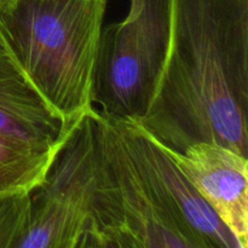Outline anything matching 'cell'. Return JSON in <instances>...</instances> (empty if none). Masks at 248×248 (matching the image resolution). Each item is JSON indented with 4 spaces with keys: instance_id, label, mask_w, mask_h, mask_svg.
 <instances>
[{
    "instance_id": "obj_5",
    "label": "cell",
    "mask_w": 248,
    "mask_h": 248,
    "mask_svg": "<svg viewBox=\"0 0 248 248\" xmlns=\"http://www.w3.org/2000/svg\"><path fill=\"white\" fill-rule=\"evenodd\" d=\"M93 110L74 125L47 174L31 193V215L16 248L92 246L97 148Z\"/></svg>"
},
{
    "instance_id": "obj_7",
    "label": "cell",
    "mask_w": 248,
    "mask_h": 248,
    "mask_svg": "<svg viewBox=\"0 0 248 248\" xmlns=\"http://www.w3.org/2000/svg\"><path fill=\"white\" fill-rule=\"evenodd\" d=\"M166 149L240 247L247 248L248 157L211 142L194 143L182 153Z\"/></svg>"
},
{
    "instance_id": "obj_1",
    "label": "cell",
    "mask_w": 248,
    "mask_h": 248,
    "mask_svg": "<svg viewBox=\"0 0 248 248\" xmlns=\"http://www.w3.org/2000/svg\"><path fill=\"white\" fill-rule=\"evenodd\" d=\"M248 0H171L166 50L138 125L182 153L211 142L248 157Z\"/></svg>"
},
{
    "instance_id": "obj_2",
    "label": "cell",
    "mask_w": 248,
    "mask_h": 248,
    "mask_svg": "<svg viewBox=\"0 0 248 248\" xmlns=\"http://www.w3.org/2000/svg\"><path fill=\"white\" fill-rule=\"evenodd\" d=\"M107 0H0V36L51 110L73 125L93 110Z\"/></svg>"
},
{
    "instance_id": "obj_8",
    "label": "cell",
    "mask_w": 248,
    "mask_h": 248,
    "mask_svg": "<svg viewBox=\"0 0 248 248\" xmlns=\"http://www.w3.org/2000/svg\"><path fill=\"white\" fill-rule=\"evenodd\" d=\"M61 147L44 148L0 135V195L31 193L43 183Z\"/></svg>"
},
{
    "instance_id": "obj_3",
    "label": "cell",
    "mask_w": 248,
    "mask_h": 248,
    "mask_svg": "<svg viewBox=\"0 0 248 248\" xmlns=\"http://www.w3.org/2000/svg\"><path fill=\"white\" fill-rule=\"evenodd\" d=\"M97 166L91 206L93 248H199L162 206L120 124L94 109Z\"/></svg>"
},
{
    "instance_id": "obj_6",
    "label": "cell",
    "mask_w": 248,
    "mask_h": 248,
    "mask_svg": "<svg viewBox=\"0 0 248 248\" xmlns=\"http://www.w3.org/2000/svg\"><path fill=\"white\" fill-rule=\"evenodd\" d=\"M116 121L162 206L199 248H241L166 148L135 121Z\"/></svg>"
},
{
    "instance_id": "obj_4",
    "label": "cell",
    "mask_w": 248,
    "mask_h": 248,
    "mask_svg": "<svg viewBox=\"0 0 248 248\" xmlns=\"http://www.w3.org/2000/svg\"><path fill=\"white\" fill-rule=\"evenodd\" d=\"M171 0H130L125 18L103 27L92 106L108 120L138 123L164 62Z\"/></svg>"
},
{
    "instance_id": "obj_9",
    "label": "cell",
    "mask_w": 248,
    "mask_h": 248,
    "mask_svg": "<svg viewBox=\"0 0 248 248\" xmlns=\"http://www.w3.org/2000/svg\"><path fill=\"white\" fill-rule=\"evenodd\" d=\"M31 215V193L0 195V248H16Z\"/></svg>"
}]
</instances>
